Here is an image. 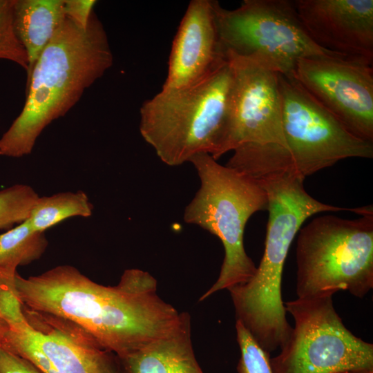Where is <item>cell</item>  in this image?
Instances as JSON below:
<instances>
[{
    "mask_svg": "<svg viewBox=\"0 0 373 373\" xmlns=\"http://www.w3.org/2000/svg\"><path fill=\"white\" fill-rule=\"evenodd\" d=\"M298 17L321 48L373 59V0H296Z\"/></svg>",
    "mask_w": 373,
    "mask_h": 373,
    "instance_id": "4fadbf2b",
    "label": "cell"
},
{
    "mask_svg": "<svg viewBox=\"0 0 373 373\" xmlns=\"http://www.w3.org/2000/svg\"><path fill=\"white\" fill-rule=\"evenodd\" d=\"M189 162L200 186L185 208L184 220L216 236L224 249L218 278L200 297L204 300L218 291L244 285L255 274L257 267L245 251L244 231L253 214L267 210L268 200L256 180L218 164L209 154L196 155Z\"/></svg>",
    "mask_w": 373,
    "mask_h": 373,
    "instance_id": "8992f818",
    "label": "cell"
},
{
    "mask_svg": "<svg viewBox=\"0 0 373 373\" xmlns=\"http://www.w3.org/2000/svg\"><path fill=\"white\" fill-rule=\"evenodd\" d=\"M0 347L42 373H104L111 363L108 352L80 327L23 305L12 318H0Z\"/></svg>",
    "mask_w": 373,
    "mask_h": 373,
    "instance_id": "30bf717a",
    "label": "cell"
},
{
    "mask_svg": "<svg viewBox=\"0 0 373 373\" xmlns=\"http://www.w3.org/2000/svg\"><path fill=\"white\" fill-rule=\"evenodd\" d=\"M65 19L64 0H15L13 25L28 56V77Z\"/></svg>",
    "mask_w": 373,
    "mask_h": 373,
    "instance_id": "2e32d148",
    "label": "cell"
},
{
    "mask_svg": "<svg viewBox=\"0 0 373 373\" xmlns=\"http://www.w3.org/2000/svg\"><path fill=\"white\" fill-rule=\"evenodd\" d=\"M285 149L278 145L247 149L238 167L254 179L282 172L305 178L340 160L371 159L373 143L350 133L292 76L278 73Z\"/></svg>",
    "mask_w": 373,
    "mask_h": 373,
    "instance_id": "5b68a950",
    "label": "cell"
},
{
    "mask_svg": "<svg viewBox=\"0 0 373 373\" xmlns=\"http://www.w3.org/2000/svg\"><path fill=\"white\" fill-rule=\"evenodd\" d=\"M256 180L267 195L269 218L263 256L254 276L229 291L236 320L268 354L280 349L292 327L282 300L283 271L291 244L304 222L325 211H350L325 204L305 189V178L282 172Z\"/></svg>",
    "mask_w": 373,
    "mask_h": 373,
    "instance_id": "3957f363",
    "label": "cell"
},
{
    "mask_svg": "<svg viewBox=\"0 0 373 373\" xmlns=\"http://www.w3.org/2000/svg\"><path fill=\"white\" fill-rule=\"evenodd\" d=\"M93 209L84 191L59 192L49 196H39L27 220L35 231L44 232L69 218L89 217Z\"/></svg>",
    "mask_w": 373,
    "mask_h": 373,
    "instance_id": "ac0fdd59",
    "label": "cell"
},
{
    "mask_svg": "<svg viewBox=\"0 0 373 373\" xmlns=\"http://www.w3.org/2000/svg\"><path fill=\"white\" fill-rule=\"evenodd\" d=\"M22 305L68 320L118 358L179 330L188 315L157 293L149 272L129 269L115 286L95 283L70 265H59L24 278L16 274Z\"/></svg>",
    "mask_w": 373,
    "mask_h": 373,
    "instance_id": "6da1fadb",
    "label": "cell"
},
{
    "mask_svg": "<svg viewBox=\"0 0 373 373\" xmlns=\"http://www.w3.org/2000/svg\"><path fill=\"white\" fill-rule=\"evenodd\" d=\"M356 219L334 215L314 218L298 231V298L333 296L340 290L357 298L373 287V208Z\"/></svg>",
    "mask_w": 373,
    "mask_h": 373,
    "instance_id": "52a82bcc",
    "label": "cell"
},
{
    "mask_svg": "<svg viewBox=\"0 0 373 373\" xmlns=\"http://www.w3.org/2000/svg\"><path fill=\"white\" fill-rule=\"evenodd\" d=\"M44 232L35 231L28 220L0 234V275L14 278L19 266L28 265L44 253Z\"/></svg>",
    "mask_w": 373,
    "mask_h": 373,
    "instance_id": "e0dca14e",
    "label": "cell"
},
{
    "mask_svg": "<svg viewBox=\"0 0 373 373\" xmlns=\"http://www.w3.org/2000/svg\"><path fill=\"white\" fill-rule=\"evenodd\" d=\"M213 0L191 1L173 41L162 89L188 88L204 81L227 60Z\"/></svg>",
    "mask_w": 373,
    "mask_h": 373,
    "instance_id": "5bb4252c",
    "label": "cell"
},
{
    "mask_svg": "<svg viewBox=\"0 0 373 373\" xmlns=\"http://www.w3.org/2000/svg\"><path fill=\"white\" fill-rule=\"evenodd\" d=\"M284 305L295 325L269 359L272 373L373 372V345L346 328L332 296L297 298Z\"/></svg>",
    "mask_w": 373,
    "mask_h": 373,
    "instance_id": "9c48e42d",
    "label": "cell"
},
{
    "mask_svg": "<svg viewBox=\"0 0 373 373\" xmlns=\"http://www.w3.org/2000/svg\"><path fill=\"white\" fill-rule=\"evenodd\" d=\"M226 56L233 86L225 153L245 145L285 149L278 73L251 59Z\"/></svg>",
    "mask_w": 373,
    "mask_h": 373,
    "instance_id": "7c38bea8",
    "label": "cell"
},
{
    "mask_svg": "<svg viewBox=\"0 0 373 373\" xmlns=\"http://www.w3.org/2000/svg\"><path fill=\"white\" fill-rule=\"evenodd\" d=\"M113 62L106 33L94 12L85 29L66 17L27 78L25 104L0 138V155L31 153L44 129L65 115Z\"/></svg>",
    "mask_w": 373,
    "mask_h": 373,
    "instance_id": "7a4b0ae2",
    "label": "cell"
},
{
    "mask_svg": "<svg viewBox=\"0 0 373 373\" xmlns=\"http://www.w3.org/2000/svg\"><path fill=\"white\" fill-rule=\"evenodd\" d=\"M96 3L94 0H64L66 17L78 26L86 28Z\"/></svg>",
    "mask_w": 373,
    "mask_h": 373,
    "instance_id": "44dd1931",
    "label": "cell"
},
{
    "mask_svg": "<svg viewBox=\"0 0 373 373\" xmlns=\"http://www.w3.org/2000/svg\"><path fill=\"white\" fill-rule=\"evenodd\" d=\"M372 62L354 57L303 58L292 76L350 133L373 142Z\"/></svg>",
    "mask_w": 373,
    "mask_h": 373,
    "instance_id": "8fae6325",
    "label": "cell"
},
{
    "mask_svg": "<svg viewBox=\"0 0 373 373\" xmlns=\"http://www.w3.org/2000/svg\"><path fill=\"white\" fill-rule=\"evenodd\" d=\"M0 373H42L28 360L0 347Z\"/></svg>",
    "mask_w": 373,
    "mask_h": 373,
    "instance_id": "7402d4cb",
    "label": "cell"
},
{
    "mask_svg": "<svg viewBox=\"0 0 373 373\" xmlns=\"http://www.w3.org/2000/svg\"><path fill=\"white\" fill-rule=\"evenodd\" d=\"M38 198L34 189L26 184L0 190V230H9L27 220Z\"/></svg>",
    "mask_w": 373,
    "mask_h": 373,
    "instance_id": "d6986e66",
    "label": "cell"
},
{
    "mask_svg": "<svg viewBox=\"0 0 373 373\" xmlns=\"http://www.w3.org/2000/svg\"><path fill=\"white\" fill-rule=\"evenodd\" d=\"M220 39L226 53L292 75L297 61L317 56L347 57L316 45L305 31L294 1L244 0L234 10L214 1Z\"/></svg>",
    "mask_w": 373,
    "mask_h": 373,
    "instance_id": "ba28073f",
    "label": "cell"
},
{
    "mask_svg": "<svg viewBox=\"0 0 373 373\" xmlns=\"http://www.w3.org/2000/svg\"><path fill=\"white\" fill-rule=\"evenodd\" d=\"M339 373H373V372H339Z\"/></svg>",
    "mask_w": 373,
    "mask_h": 373,
    "instance_id": "d4e9b609",
    "label": "cell"
},
{
    "mask_svg": "<svg viewBox=\"0 0 373 373\" xmlns=\"http://www.w3.org/2000/svg\"><path fill=\"white\" fill-rule=\"evenodd\" d=\"M233 86L227 59L198 84L162 89L140 108L142 137L169 166L189 162L200 153L217 160L225 153Z\"/></svg>",
    "mask_w": 373,
    "mask_h": 373,
    "instance_id": "277c9868",
    "label": "cell"
},
{
    "mask_svg": "<svg viewBox=\"0 0 373 373\" xmlns=\"http://www.w3.org/2000/svg\"><path fill=\"white\" fill-rule=\"evenodd\" d=\"M14 3L15 0H0V59L14 62L28 72V56L14 28Z\"/></svg>",
    "mask_w": 373,
    "mask_h": 373,
    "instance_id": "ffe728a7",
    "label": "cell"
},
{
    "mask_svg": "<svg viewBox=\"0 0 373 373\" xmlns=\"http://www.w3.org/2000/svg\"><path fill=\"white\" fill-rule=\"evenodd\" d=\"M238 373H272L269 357L263 352H254L245 356L237 365Z\"/></svg>",
    "mask_w": 373,
    "mask_h": 373,
    "instance_id": "603a6c76",
    "label": "cell"
},
{
    "mask_svg": "<svg viewBox=\"0 0 373 373\" xmlns=\"http://www.w3.org/2000/svg\"><path fill=\"white\" fill-rule=\"evenodd\" d=\"M104 373H119L111 363L104 370Z\"/></svg>",
    "mask_w": 373,
    "mask_h": 373,
    "instance_id": "cb8c5ba5",
    "label": "cell"
},
{
    "mask_svg": "<svg viewBox=\"0 0 373 373\" xmlns=\"http://www.w3.org/2000/svg\"><path fill=\"white\" fill-rule=\"evenodd\" d=\"M119 358L124 373H204L193 352L189 320L173 334Z\"/></svg>",
    "mask_w": 373,
    "mask_h": 373,
    "instance_id": "9a60e30c",
    "label": "cell"
}]
</instances>
